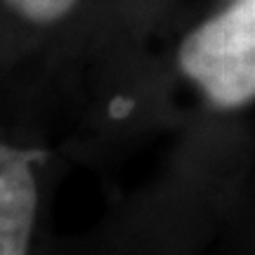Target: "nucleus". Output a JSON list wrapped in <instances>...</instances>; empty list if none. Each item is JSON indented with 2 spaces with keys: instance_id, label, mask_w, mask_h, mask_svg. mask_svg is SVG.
Here are the masks:
<instances>
[{
  "instance_id": "1",
  "label": "nucleus",
  "mask_w": 255,
  "mask_h": 255,
  "mask_svg": "<svg viewBox=\"0 0 255 255\" xmlns=\"http://www.w3.org/2000/svg\"><path fill=\"white\" fill-rule=\"evenodd\" d=\"M52 161L38 130L36 97L0 88V255H45Z\"/></svg>"
},
{
  "instance_id": "2",
  "label": "nucleus",
  "mask_w": 255,
  "mask_h": 255,
  "mask_svg": "<svg viewBox=\"0 0 255 255\" xmlns=\"http://www.w3.org/2000/svg\"><path fill=\"white\" fill-rule=\"evenodd\" d=\"M177 64L215 107L255 97V0H239L182 40Z\"/></svg>"
},
{
  "instance_id": "3",
  "label": "nucleus",
  "mask_w": 255,
  "mask_h": 255,
  "mask_svg": "<svg viewBox=\"0 0 255 255\" xmlns=\"http://www.w3.org/2000/svg\"><path fill=\"white\" fill-rule=\"evenodd\" d=\"M85 0H0V88L31 90L33 66L50 38Z\"/></svg>"
}]
</instances>
